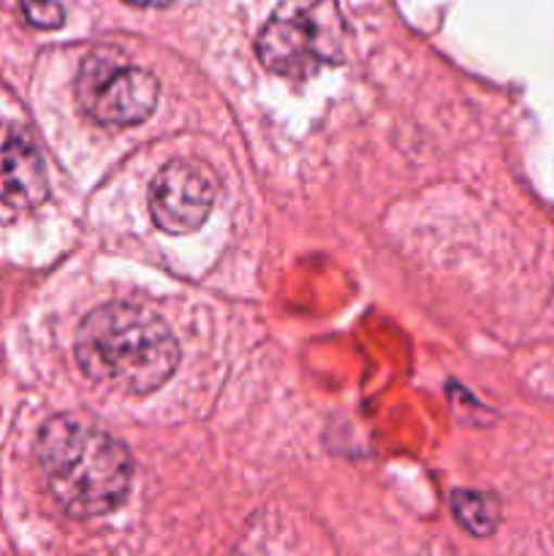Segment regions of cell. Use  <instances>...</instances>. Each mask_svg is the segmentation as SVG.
Listing matches in <instances>:
<instances>
[{"label": "cell", "instance_id": "cell-1", "mask_svg": "<svg viewBox=\"0 0 554 556\" xmlns=\"http://www.w3.org/2000/svg\"><path fill=\"white\" fill-rule=\"evenodd\" d=\"M54 500L79 519L112 514L130 489L134 462L114 434L79 416H54L36 443Z\"/></svg>", "mask_w": 554, "mask_h": 556}, {"label": "cell", "instance_id": "cell-2", "mask_svg": "<svg viewBox=\"0 0 554 556\" xmlns=\"http://www.w3.org/2000/svg\"><path fill=\"white\" fill-rule=\"evenodd\" d=\"M76 362L96 383L125 394H150L177 369L179 342L152 309L114 302L92 309L79 326Z\"/></svg>", "mask_w": 554, "mask_h": 556}, {"label": "cell", "instance_id": "cell-3", "mask_svg": "<svg viewBox=\"0 0 554 556\" xmlns=\"http://www.w3.org/2000/svg\"><path fill=\"white\" fill-rule=\"evenodd\" d=\"M161 85L155 74L128 63L114 49H98L81 63L76 98L103 125H139L155 112Z\"/></svg>", "mask_w": 554, "mask_h": 556}, {"label": "cell", "instance_id": "cell-4", "mask_svg": "<svg viewBox=\"0 0 554 556\" xmlns=\"http://www.w3.org/2000/svg\"><path fill=\"white\" fill-rule=\"evenodd\" d=\"M255 52L272 74L293 76V79H302L324 63L340 60L335 41L331 36H326V20L320 16V5L272 16L255 41Z\"/></svg>", "mask_w": 554, "mask_h": 556}, {"label": "cell", "instance_id": "cell-5", "mask_svg": "<svg viewBox=\"0 0 554 556\" xmlns=\"http://www.w3.org/2000/svg\"><path fill=\"white\" fill-rule=\"evenodd\" d=\"M217 195V177L199 161H172L150 185V215L161 231L182 237L210 217Z\"/></svg>", "mask_w": 554, "mask_h": 556}, {"label": "cell", "instance_id": "cell-6", "mask_svg": "<svg viewBox=\"0 0 554 556\" xmlns=\"http://www.w3.org/2000/svg\"><path fill=\"white\" fill-rule=\"evenodd\" d=\"M49 195L43 157L27 139L0 144V201L14 210H33Z\"/></svg>", "mask_w": 554, "mask_h": 556}, {"label": "cell", "instance_id": "cell-7", "mask_svg": "<svg viewBox=\"0 0 554 556\" xmlns=\"http://www.w3.org/2000/svg\"><path fill=\"white\" fill-rule=\"evenodd\" d=\"M451 510H454L456 521L462 530H467L476 538H487L498 530L500 510L489 494L470 492V489H459L451 494Z\"/></svg>", "mask_w": 554, "mask_h": 556}, {"label": "cell", "instance_id": "cell-8", "mask_svg": "<svg viewBox=\"0 0 554 556\" xmlns=\"http://www.w3.org/2000/svg\"><path fill=\"white\" fill-rule=\"evenodd\" d=\"M22 11H25L27 22L41 30H54L65 22V11L60 0H22Z\"/></svg>", "mask_w": 554, "mask_h": 556}, {"label": "cell", "instance_id": "cell-9", "mask_svg": "<svg viewBox=\"0 0 554 556\" xmlns=\"http://www.w3.org/2000/svg\"><path fill=\"white\" fill-rule=\"evenodd\" d=\"M128 3H134V5H168L172 0H128Z\"/></svg>", "mask_w": 554, "mask_h": 556}]
</instances>
